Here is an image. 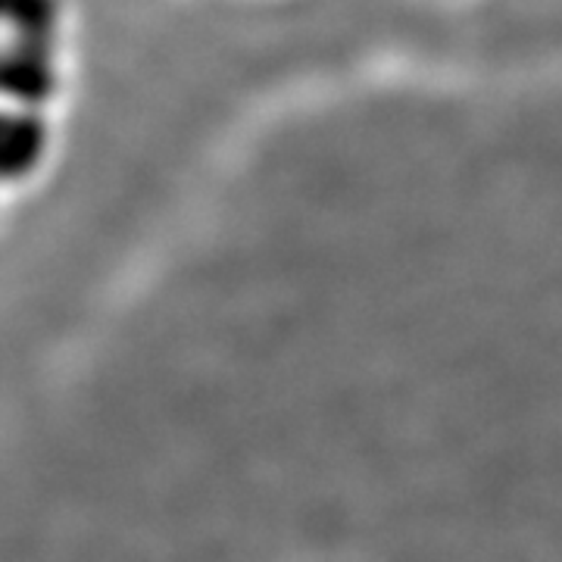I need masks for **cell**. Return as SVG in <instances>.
Instances as JSON below:
<instances>
[{"label": "cell", "mask_w": 562, "mask_h": 562, "mask_svg": "<svg viewBox=\"0 0 562 562\" xmlns=\"http://www.w3.org/2000/svg\"><path fill=\"white\" fill-rule=\"evenodd\" d=\"M57 88V72L50 66V54L32 50L22 44L0 47V98L32 110L50 101Z\"/></svg>", "instance_id": "1"}, {"label": "cell", "mask_w": 562, "mask_h": 562, "mask_svg": "<svg viewBox=\"0 0 562 562\" xmlns=\"http://www.w3.org/2000/svg\"><path fill=\"white\" fill-rule=\"evenodd\" d=\"M47 147V125L38 113L0 110V181L29 176L44 157Z\"/></svg>", "instance_id": "2"}, {"label": "cell", "mask_w": 562, "mask_h": 562, "mask_svg": "<svg viewBox=\"0 0 562 562\" xmlns=\"http://www.w3.org/2000/svg\"><path fill=\"white\" fill-rule=\"evenodd\" d=\"M0 22L10 29L13 44L50 54L57 38L60 7L57 0H3Z\"/></svg>", "instance_id": "3"}, {"label": "cell", "mask_w": 562, "mask_h": 562, "mask_svg": "<svg viewBox=\"0 0 562 562\" xmlns=\"http://www.w3.org/2000/svg\"><path fill=\"white\" fill-rule=\"evenodd\" d=\"M0 13H3V0H0Z\"/></svg>", "instance_id": "4"}]
</instances>
